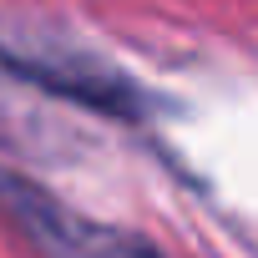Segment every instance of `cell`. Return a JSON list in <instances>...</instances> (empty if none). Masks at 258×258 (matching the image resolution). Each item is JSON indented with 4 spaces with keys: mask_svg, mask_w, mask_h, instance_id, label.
I'll return each mask as SVG.
<instances>
[{
    "mask_svg": "<svg viewBox=\"0 0 258 258\" xmlns=\"http://www.w3.org/2000/svg\"><path fill=\"white\" fill-rule=\"evenodd\" d=\"M0 66L16 71L21 81L31 86H46L76 106H91V111H106V116H121V121H137L142 116V91L132 76H121L111 66H101L96 56H76L71 46H51V41H36V46H11L0 41Z\"/></svg>",
    "mask_w": 258,
    "mask_h": 258,
    "instance_id": "cell-1",
    "label": "cell"
},
{
    "mask_svg": "<svg viewBox=\"0 0 258 258\" xmlns=\"http://www.w3.org/2000/svg\"><path fill=\"white\" fill-rule=\"evenodd\" d=\"M0 198H11L16 218H21L36 238H46V248H51L56 258H132V248H126L121 238L101 233L96 223H81V218L61 213L56 198L36 192V187L21 182L16 172H11V177H0Z\"/></svg>",
    "mask_w": 258,
    "mask_h": 258,
    "instance_id": "cell-2",
    "label": "cell"
}]
</instances>
